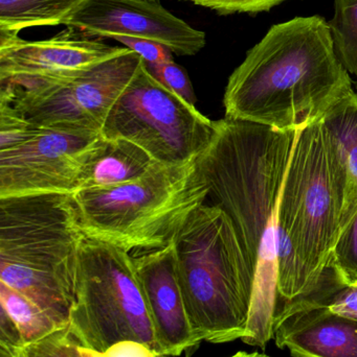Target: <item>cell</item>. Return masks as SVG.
Masks as SVG:
<instances>
[{
  "mask_svg": "<svg viewBox=\"0 0 357 357\" xmlns=\"http://www.w3.org/2000/svg\"><path fill=\"white\" fill-rule=\"evenodd\" d=\"M300 130L277 131L224 119L198 158L211 204L230 216L256 275L247 345L264 347L274 337L278 312V208Z\"/></svg>",
  "mask_w": 357,
  "mask_h": 357,
  "instance_id": "6da1fadb",
  "label": "cell"
},
{
  "mask_svg": "<svg viewBox=\"0 0 357 357\" xmlns=\"http://www.w3.org/2000/svg\"><path fill=\"white\" fill-rule=\"evenodd\" d=\"M352 90L329 23L320 16L296 17L272 25L231 75L226 119L302 130Z\"/></svg>",
  "mask_w": 357,
  "mask_h": 357,
  "instance_id": "7a4b0ae2",
  "label": "cell"
},
{
  "mask_svg": "<svg viewBox=\"0 0 357 357\" xmlns=\"http://www.w3.org/2000/svg\"><path fill=\"white\" fill-rule=\"evenodd\" d=\"M346 184L345 167L322 121L300 130L279 202L278 312L301 302L326 303L345 287L330 264Z\"/></svg>",
  "mask_w": 357,
  "mask_h": 357,
  "instance_id": "3957f363",
  "label": "cell"
},
{
  "mask_svg": "<svg viewBox=\"0 0 357 357\" xmlns=\"http://www.w3.org/2000/svg\"><path fill=\"white\" fill-rule=\"evenodd\" d=\"M85 237L73 195L0 199V282L68 326Z\"/></svg>",
  "mask_w": 357,
  "mask_h": 357,
  "instance_id": "277c9868",
  "label": "cell"
},
{
  "mask_svg": "<svg viewBox=\"0 0 357 357\" xmlns=\"http://www.w3.org/2000/svg\"><path fill=\"white\" fill-rule=\"evenodd\" d=\"M172 245L197 337L213 344L242 339L251 317L256 275L228 214L219 206L203 204Z\"/></svg>",
  "mask_w": 357,
  "mask_h": 357,
  "instance_id": "5b68a950",
  "label": "cell"
},
{
  "mask_svg": "<svg viewBox=\"0 0 357 357\" xmlns=\"http://www.w3.org/2000/svg\"><path fill=\"white\" fill-rule=\"evenodd\" d=\"M197 160L173 167L156 163L132 182L73 193L85 236L132 255L170 245L209 199Z\"/></svg>",
  "mask_w": 357,
  "mask_h": 357,
  "instance_id": "8992f818",
  "label": "cell"
},
{
  "mask_svg": "<svg viewBox=\"0 0 357 357\" xmlns=\"http://www.w3.org/2000/svg\"><path fill=\"white\" fill-rule=\"evenodd\" d=\"M68 328L81 347L94 351L103 354L113 344L134 340L161 357L131 253L84 238Z\"/></svg>",
  "mask_w": 357,
  "mask_h": 357,
  "instance_id": "52a82bcc",
  "label": "cell"
},
{
  "mask_svg": "<svg viewBox=\"0 0 357 357\" xmlns=\"http://www.w3.org/2000/svg\"><path fill=\"white\" fill-rule=\"evenodd\" d=\"M106 139H123L159 165L197 160L213 142L216 121L157 82L144 64L115 102L102 128Z\"/></svg>",
  "mask_w": 357,
  "mask_h": 357,
  "instance_id": "ba28073f",
  "label": "cell"
},
{
  "mask_svg": "<svg viewBox=\"0 0 357 357\" xmlns=\"http://www.w3.org/2000/svg\"><path fill=\"white\" fill-rule=\"evenodd\" d=\"M143 64L144 60L128 50L68 79L27 90L0 88V100L38 127L102 132L111 109Z\"/></svg>",
  "mask_w": 357,
  "mask_h": 357,
  "instance_id": "9c48e42d",
  "label": "cell"
},
{
  "mask_svg": "<svg viewBox=\"0 0 357 357\" xmlns=\"http://www.w3.org/2000/svg\"><path fill=\"white\" fill-rule=\"evenodd\" d=\"M105 144L101 131L37 126L24 142L0 151V199L73 195Z\"/></svg>",
  "mask_w": 357,
  "mask_h": 357,
  "instance_id": "30bf717a",
  "label": "cell"
},
{
  "mask_svg": "<svg viewBox=\"0 0 357 357\" xmlns=\"http://www.w3.org/2000/svg\"><path fill=\"white\" fill-rule=\"evenodd\" d=\"M127 50L88 37L73 26L40 41L0 31V88L27 90L68 79Z\"/></svg>",
  "mask_w": 357,
  "mask_h": 357,
  "instance_id": "8fae6325",
  "label": "cell"
},
{
  "mask_svg": "<svg viewBox=\"0 0 357 357\" xmlns=\"http://www.w3.org/2000/svg\"><path fill=\"white\" fill-rule=\"evenodd\" d=\"M88 37L128 36L159 42L177 56H194L205 46V33L163 8L159 1L87 0L64 23Z\"/></svg>",
  "mask_w": 357,
  "mask_h": 357,
  "instance_id": "7c38bea8",
  "label": "cell"
},
{
  "mask_svg": "<svg viewBox=\"0 0 357 357\" xmlns=\"http://www.w3.org/2000/svg\"><path fill=\"white\" fill-rule=\"evenodd\" d=\"M136 274L146 299L161 357H177L201 340L189 318L176 272L172 243L133 255Z\"/></svg>",
  "mask_w": 357,
  "mask_h": 357,
  "instance_id": "4fadbf2b",
  "label": "cell"
},
{
  "mask_svg": "<svg viewBox=\"0 0 357 357\" xmlns=\"http://www.w3.org/2000/svg\"><path fill=\"white\" fill-rule=\"evenodd\" d=\"M274 337L295 357H357V320L326 303L301 302L276 314Z\"/></svg>",
  "mask_w": 357,
  "mask_h": 357,
  "instance_id": "5bb4252c",
  "label": "cell"
},
{
  "mask_svg": "<svg viewBox=\"0 0 357 357\" xmlns=\"http://www.w3.org/2000/svg\"><path fill=\"white\" fill-rule=\"evenodd\" d=\"M345 167V206L341 231L357 212V93L352 90L335 102L321 119Z\"/></svg>",
  "mask_w": 357,
  "mask_h": 357,
  "instance_id": "9a60e30c",
  "label": "cell"
},
{
  "mask_svg": "<svg viewBox=\"0 0 357 357\" xmlns=\"http://www.w3.org/2000/svg\"><path fill=\"white\" fill-rule=\"evenodd\" d=\"M156 165L140 146L123 139H106L82 178L81 189L102 188L138 180ZM78 190V191H79Z\"/></svg>",
  "mask_w": 357,
  "mask_h": 357,
  "instance_id": "2e32d148",
  "label": "cell"
},
{
  "mask_svg": "<svg viewBox=\"0 0 357 357\" xmlns=\"http://www.w3.org/2000/svg\"><path fill=\"white\" fill-rule=\"evenodd\" d=\"M87 0H0V31L64 24Z\"/></svg>",
  "mask_w": 357,
  "mask_h": 357,
  "instance_id": "e0dca14e",
  "label": "cell"
},
{
  "mask_svg": "<svg viewBox=\"0 0 357 357\" xmlns=\"http://www.w3.org/2000/svg\"><path fill=\"white\" fill-rule=\"evenodd\" d=\"M0 304L2 314L14 325L22 344L31 343L65 328L29 298L1 282Z\"/></svg>",
  "mask_w": 357,
  "mask_h": 357,
  "instance_id": "ac0fdd59",
  "label": "cell"
},
{
  "mask_svg": "<svg viewBox=\"0 0 357 357\" xmlns=\"http://www.w3.org/2000/svg\"><path fill=\"white\" fill-rule=\"evenodd\" d=\"M328 23L340 62L357 77V0H335V15Z\"/></svg>",
  "mask_w": 357,
  "mask_h": 357,
  "instance_id": "d6986e66",
  "label": "cell"
},
{
  "mask_svg": "<svg viewBox=\"0 0 357 357\" xmlns=\"http://www.w3.org/2000/svg\"><path fill=\"white\" fill-rule=\"evenodd\" d=\"M79 347L67 326L31 343L0 344V357H81Z\"/></svg>",
  "mask_w": 357,
  "mask_h": 357,
  "instance_id": "ffe728a7",
  "label": "cell"
},
{
  "mask_svg": "<svg viewBox=\"0 0 357 357\" xmlns=\"http://www.w3.org/2000/svg\"><path fill=\"white\" fill-rule=\"evenodd\" d=\"M330 266L344 285L357 284V212L341 231Z\"/></svg>",
  "mask_w": 357,
  "mask_h": 357,
  "instance_id": "44dd1931",
  "label": "cell"
},
{
  "mask_svg": "<svg viewBox=\"0 0 357 357\" xmlns=\"http://www.w3.org/2000/svg\"><path fill=\"white\" fill-rule=\"evenodd\" d=\"M148 73L161 84L163 87L195 106L196 96L192 83L187 75L186 70L174 61L171 62L159 63V64H149L145 63Z\"/></svg>",
  "mask_w": 357,
  "mask_h": 357,
  "instance_id": "7402d4cb",
  "label": "cell"
},
{
  "mask_svg": "<svg viewBox=\"0 0 357 357\" xmlns=\"http://www.w3.org/2000/svg\"><path fill=\"white\" fill-rule=\"evenodd\" d=\"M36 127L10 102L0 100V151L8 150L24 142Z\"/></svg>",
  "mask_w": 357,
  "mask_h": 357,
  "instance_id": "603a6c76",
  "label": "cell"
},
{
  "mask_svg": "<svg viewBox=\"0 0 357 357\" xmlns=\"http://www.w3.org/2000/svg\"><path fill=\"white\" fill-rule=\"evenodd\" d=\"M192 2L196 6L210 8L219 15L258 14V13L268 12L275 6L289 1V0H184Z\"/></svg>",
  "mask_w": 357,
  "mask_h": 357,
  "instance_id": "cb8c5ba5",
  "label": "cell"
},
{
  "mask_svg": "<svg viewBox=\"0 0 357 357\" xmlns=\"http://www.w3.org/2000/svg\"><path fill=\"white\" fill-rule=\"evenodd\" d=\"M112 39L123 44L126 48L136 52L145 63L159 64V63L171 62L173 52L168 46L159 42L140 38L128 37V36H115Z\"/></svg>",
  "mask_w": 357,
  "mask_h": 357,
  "instance_id": "d4e9b609",
  "label": "cell"
},
{
  "mask_svg": "<svg viewBox=\"0 0 357 357\" xmlns=\"http://www.w3.org/2000/svg\"><path fill=\"white\" fill-rule=\"evenodd\" d=\"M333 312L357 320V284L346 285L326 302Z\"/></svg>",
  "mask_w": 357,
  "mask_h": 357,
  "instance_id": "484cf974",
  "label": "cell"
},
{
  "mask_svg": "<svg viewBox=\"0 0 357 357\" xmlns=\"http://www.w3.org/2000/svg\"><path fill=\"white\" fill-rule=\"evenodd\" d=\"M103 357H159L148 345L134 340H125L113 344L106 351L103 352Z\"/></svg>",
  "mask_w": 357,
  "mask_h": 357,
  "instance_id": "4316f807",
  "label": "cell"
},
{
  "mask_svg": "<svg viewBox=\"0 0 357 357\" xmlns=\"http://www.w3.org/2000/svg\"><path fill=\"white\" fill-rule=\"evenodd\" d=\"M80 356L81 357H103L101 352L94 351V350L87 349V348L79 347Z\"/></svg>",
  "mask_w": 357,
  "mask_h": 357,
  "instance_id": "83f0119b",
  "label": "cell"
},
{
  "mask_svg": "<svg viewBox=\"0 0 357 357\" xmlns=\"http://www.w3.org/2000/svg\"><path fill=\"white\" fill-rule=\"evenodd\" d=\"M231 357H270L265 356V354H247V352H238V354H234V356Z\"/></svg>",
  "mask_w": 357,
  "mask_h": 357,
  "instance_id": "f1b7e54d",
  "label": "cell"
},
{
  "mask_svg": "<svg viewBox=\"0 0 357 357\" xmlns=\"http://www.w3.org/2000/svg\"><path fill=\"white\" fill-rule=\"evenodd\" d=\"M140 1H159V0H140Z\"/></svg>",
  "mask_w": 357,
  "mask_h": 357,
  "instance_id": "f546056e",
  "label": "cell"
}]
</instances>
